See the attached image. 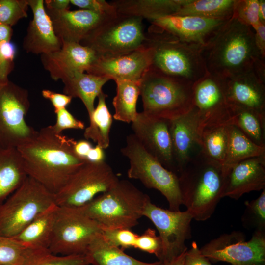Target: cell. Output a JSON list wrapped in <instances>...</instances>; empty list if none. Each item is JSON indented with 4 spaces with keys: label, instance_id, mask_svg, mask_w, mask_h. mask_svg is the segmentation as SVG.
Segmentation results:
<instances>
[{
    "label": "cell",
    "instance_id": "cell-35",
    "mask_svg": "<svg viewBox=\"0 0 265 265\" xmlns=\"http://www.w3.org/2000/svg\"><path fill=\"white\" fill-rule=\"evenodd\" d=\"M201 139L202 154L223 165L228 144V125L206 129L202 132Z\"/></svg>",
    "mask_w": 265,
    "mask_h": 265
},
{
    "label": "cell",
    "instance_id": "cell-41",
    "mask_svg": "<svg viewBox=\"0 0 265 265\" xmlns=\"http://www.w3.org/2000/svg\"><path fill=\"white\" fill-rule=\"evenodd\" d=\"M259 0H236L233 17L252 28L260 23Z\"/></svg>",
    "mask_w": 265,
    "mask_h": 265
},
{
    "label": "cell",
    "instance_id": "cell-48",
    "mask_svg": "<svg viewBox=\"0 0 265 265\" xmlns=\"http://www.w3.org/2000/svg\"><path fill=\"white\" fill-rule=\"evenodd\" d=\"M255 44L260 56L265 58V24L260 23L253 28Z\"/></svg>",
    "mask_w": 265,
    "mask_h": 265
},
{
    "label": "cell",
    "instance_id": "cell-53",
    "mask_svg": "<svg viewBox=\"0 0 265 265\" xmlns=\"http://www.w3.org/2000/svg\"><path fill=\"white\" fill-rule=\"evenodd\" d=\"M12 34L11 26L0 23V44L10 41Z\"/></svg>",
    "mask_w": 265,
    "mask_h": 265
},
{
    "label": "cell",
    "instance_id": "cell-9",
    "mask_svg": "<svg viewBox=\"0 0 265 265\" xmlns=\"http://www.w3.org/2000/svg\"><path fill=\"white\" fill-rule=\"evenodd\" d=\"M54 204L55 194L27 176L22 185L0 204V236L15 237Z\"/></svg>",
    "mask_w": 265,
    "mask_h": 265
},
{
    "label": "cell",
    "instance_id": "cell-5",
    "mask_svg": "<svg viewBox=\"0 0 265 265\" xmlns=\"http://www.w3.org/2000/svg\"><path fill=\"white\" fill-rule=\"evenodd\" d=\"M150 199L130 181L119 180L111 189L81 207L102 228L131 229L143 216L146 203Z\"/></svg>",
    "mask_w": 265,
    "mask_h": 265
},
{
    "label": "cell",
    "instance_id": "cell-13",
    "mask_svg": "<svg viewBox=\"0 0 265 265\" xmlns=\"http://www.w3.org/2000/svg\"><path fill=\"white\" fill-rule=\"evenodd\" d=\"M211 262H225L230 265H265V231H254L245 240L244 234L233 231L212 239L201 248Z\"/></svg>",
    "mask_w": 265,
    "mask_h": 265
},
{
    "label": "cell",
    "instance_id": "cell-29",
    "mask_svg": "<svg viewBox=\"0 0 265 265\" xmlns=\"http://www.w3.org/2000/svg\"><path fill=\"white\" fill-rule=\"evenodd\" d=\"M27 177L16 148L0 147V204Z\"/></svg>",
    "mask_w": 265,
    "mask_h": 265
},
{
    "label": "cell",
    "instance_id": "cell-18",
    "mask_svg": "<svg viewBox=\"0 0 265 265\" xmlns=\"http://www.w3.org/2000/svg\"><path fill=\"white\" fill-rule=\"evenodd\" d=\"M150 65V51L144 45L123 54L98 58L86 73L115 81L131 80L140 82Z\"/></svg>",
    "mask_w": 265,
    "mask_h": 265
},
{
    "label": "cell",
    "instance_id": "cell-43",
    "mask_svg": "<svg viewBox=\"0 0 265 265\" xmlns=\"http://www.w3.org/2000/svg\"><path fill=\"white\" fill-rule=\"evenodd\" d=\"M15 53V47L10 41L0 44V80H8L7 76L13 68Z\"/></svg>",
    "mask_w": 265,
    "mask_h": 265
},
{
    "label": "cell",
    "instance_id": "cell-27",
    "mask_svg": "<svg viewBox=\"0 0 265 265\" xmlns=\"http://www.w3.org/2000/svg\"><path fill=\"white\" fill-rule=\"evenodd\" d=\"M85 254L90 265H164L160 261L147 263L128 255L120 248L109 244L101 232L93 238Z\"/></svg>",
    "mask_w": 265,
    "mask_h": 265
},
{
    "label": "cell",
    "instance_id": "cell-38",
    "mask_svg": "<svg viewBox=\"0 0 265 265\" xmlns=\"http://www.w3.org/2000/svg\"><path fill=\"white\" fill-rule=\"evenodd\" d=\"M27 0H0V23L10 26L27 17Z\"/></svg>",
    "mask_w": 265,
    "mask_h": 265
},
{
    "label": "cell",
    "instance_id": "cell-33",
    "mask_svg": "<svg viewBox=\"0 0 265 265\" xmlns=\"http://www.w3.org/2000/svg\"><path fill=\"white\" fill-rule=\"evenodd\" d=\"M236 0H187L175 15L228 20L233 17Z\"/></svg>",
    "mask_w": 265,
    "mask_h": 265
},
{
    "label": "cell",
    "instance_id": "cell-3",
    "mask_svg": "<svg viewBox=\"0 0 265 265\" xmlns=\"http://www.w3.org/2000/svg\"><path fill=\"white\" fill-rule=\"evenodd\" d=\"M223 166L201 153L178 174L182 205L193 219H209L222 198L226 178Z\"/></svg>",
    "mask_w": 265,
    "mask_h": 265
},
{
    "label": "cell",
    "instance_id": "cell-10",
    "mask_svg": "<svg viewBox=\"0 0 265 265\" xmlns=\"http://www.w3.org/2000/svg\"><path fill=\"white\" fill-rule=\"evenodd\" d=\"M102 229L81 207L58 206L49 250L55 255L85 254L91 240Z\"/></svg>",
    "mask_w": 265,
    "mask_h": 265
},
{
    "label": "cell",
    "instance_id": "cell-40",
    "mask_svg": "<svg viewBox=\"0 0 265 265\" xmlns=\"http://www.w3.org/2000/svg\"><path fill=\"white\" fill-rule=\"evenodd\" d=\"M101 234L105 239L110 245L124 250L134 248L138 235L131 229L125 228L102 229Z\"/></svg>",
    "mask_w": 265,
    "mask_h": 265
},
{
    "label": "cell",
    "instance_id": "cell-12",
    "mask_svg": "<svg viewBox=\"0 0 265 265\" xmlns=\"http://www.w3.org/2000/svg\"><path fill=\"white\" fill-rule=\"evenodd\" d=\"M119 179L105 161H87L71 177L63 188L55 194L59 207H81L100 194L113 187Z\"/></svg>",
    "mask_w": 265,
    "mask_h": 265
},
{
    "label": "cell",
    "instance_id": "cell-16",
    "mask_svg": "<svg viewBox=\"0 0 265 265\" xmlns=\"http://www.w3.org/2000/svg\"><path fill=\"white\" fill-rule=\"evenodd\" d=\"M134 135L146 150L165 168L177 175L169 129V120L138 112L132 123Z\"/></svg>",
    "mask_w": 265,
    "mask_h": 265
},
{
    "label": "cell",
    "instance_id": "cell-54",
    "mask_svg": "<svg viewBox=\"0 0 265 265\" xmlns=\"http://www.w3.org/2000/svg\"><path fill=\"white\" fill-rule=\"evenodd\" d=\"M259 18L260 22L265 24V0H259Z\"/></svg>",
    "mask_w": 265,
    "mask_h": 265
},
{
    "label": "cell",
    "instance_id": "cell-24",
    "mask_svg": "<svg viewBox=\"0 0 265 265\" xmlns=\"http://www.w3.org/2000/svg\"><path fill=\"white\" fill-rule=\"evenodd\" d=\"M265 189V155L249 158L233 166L227 173L222 197L238 200L243 194Z\"/></svg>",
    "mask_w": 265,
    "mask_h": 265
},
{
    "label": "cell",
    "instance_id": "cell-56",
    "mask_svg": "<svg viewBox=\"0 0 265 265\" xmlns=\"http://www.w3.org/2000/svg\"><path fill=\"white\" fill-rule=\"evenodd\" d=\"M0 265H2L0 264Z\"/></svg>",
    "mask_w": 265,
    "mask_h": 265
},
{
    "label": "cell",
    "instance_id": "cell-17",
    "mask_svg": "<svg viewBox=\"0 0 265 265\" xmlns=\"http://www.w3.org/2000/svg\"><path fill=\"white\" fill-rule=\"evenodd\" d=\"M98 58L92 49L74 42H63L59 50L41 55L44 69L55 81L86 72Z\"/></svg>",
    "mask_w": 265,
    "mask_h": 265
},
{
    "label": "cell",
    "instance_id": "cell-45",
    "mask_svg": "<svg viewBox=\"0 0 265 265\" xmlns=\"http://www.w3.org/2000/svg\"><path fill=\"white\" fill-rule=\"evenodd\" d=\"M70 3L81 9L87 10L106 15L117 13L114 6L104 0H70Z\"/></svg>",
    "mask_w": 265,
    "mask_h": 265
},
{
    "label": "cell",
    "instance_id": "cell-36",
    "mask_svg": "<svg viewBox=\"0 0 265 265\" xmlns=\"http://www.w3.org/2000/svg\"><path fill=\"white\" fill-rule=\"evenodd\" d=\"M85 254L58 255L48 249H26L19 265H89Z\"/></svg>",
    "mask_w": 265,
    "mask_h": 265
},
{
    "label": "cell",
    "instance_id": "cell-44",
    "mask_svg": "<svg viewBox=\"0 0 265 265\" xmlns=\"http://www.w3.org/2000/svg\"><path fill=\"white\" fill-rule=\"evenodd\" d=\"M55 113L56 115V122L52 126L56 132L62 133V132L67 129H84V123L76 118L66 108Z\"/></svg>",
    "mask_w": 265,
    "mask_h": 265
},
{
    "label": "cell",
    "instance_id": "cell-49",
    "mask_svg": "<svg viewBox=\"0 0 265 265\" xmlns=\"http://www.w3.org/2000/svg\"><path fill=\"white\" fill-rule=\"evenodd\" d=\"M92 148L91 143L86 139L76 141L74 145V151L76 154L80 157L86 159Z\"/></svg>",
    "mask_w": 265,
    "mask_h": 265
},
{
    "label": "cell",
    "instance_id": "cell-2",
    "mask_svg": "<svg viewBox=\"0 0 265 265\" xmlns=\"http://www.w3.org/2000/svg\"><path fill=\"white\" fill-rule=\"evenodd\" d=\"M201 54L207 72L223 78L251 69L261 57L253 28L234 17L224 22L201 48Z\"/></svg>",
    "mask_w": 265,
    "mask_h": 265
},
{
    "label": "cell",
    "instance_id": "cell-42",
    "mask_svg": "<svg viewBox=\"0 0 265 265\" xmlns=\"http://www.w3.org/2000/svg\"><path fill=\"white\" fill-rule=\"evenodd\" d=\"M134 248L154 254L159 261L162 253L161 238L157 236L156 231L151 228L147 229L141 235H138Z\"/></svg>",
    "mask_w": 265,
    "mask_h": 265
},
{
    "label": "cell",
    "instance_id": "cell-20",
    "mask_svg": "<svg viewBox=\"0 0 265 265\" xmlns=\"http://www.w3.org/2000/svg\"><path fill=\"white\" fill-rule=\"evenodd\" d=\"M228 20L171 15L157 19L150 23L151 25L171 34L182 41L202 47Z\"/></svg>",
    "mask_w": 265,
    "mask_h": 265
},
{
    "label": "cell",
    "instance_id": "cell-52",
    "mask_svg": "<svg viewBox=\"0 0 265 265\" xmlns=\"http://www.w3.org/2000/svg\"><path fill=\"white\" fill-rule=\"evenodd\" d=\"M252 69L258 78L265 82V58H258L254 62Z\"/></svg>",
    "mask_w": 265,
    "mask_h": 265
},
{
    "label": "cell",
    "instance_id": "cell-4",
    "mask_svg": "<svg viewBox=\"0 0 265 265\" xmlns=\"http://www.w3.org/2000/svg\"><path fill=\"white\" fill-rule=\"evenodd\" d=\"M144 45L151 53L150 68L193 84L208 72L201 47L182 41L152 25Z\"/></svg>",
    "mask_w": 265,
    "mask_h": 265
},
{
    "label": "cell",
    "instance_id": "cell-51",
    "mask_svg": "<svg viewBox=\"0 0 265 265\" xmlns=\"http://www.w3.org/2000/svg\"><path fill=\"white\" fill-rule=\"evenodd\" d=\"M70 2L69 0H46L44 1L46 9L62 10L68 9Z\"/></svg>",
    "mask_w": 265,
    "mask_h": 265
},
{
    "label": "cell",
    "instance_id": "cell-34",
    "mask_svg": "<svg viewBox=\"0 0 265 265\" xmlns=\"http://www.w3.org/2000/svg\"><path fill=\"white\" fill-rule=\"evenodd\" d=\"M230 107L231 125L237 127L256 144L265 147V113L242 107Z\"/></svg>",
    "mask_w": 265,
    "mask_h": 265
},
{
    "label": "cell",
    "instance_id": "cell-23",
    "mask_svg": "<svg viewBox=\"0 0 265 265\" xmlns=\"http://www.w3.org/2000/svg\"><path fill=\"white\" fill-rule=\"evenodd\" d=\"M33 18L30 21L23 47L27 52L36 54H47L59 50L62 43L56 36L43 0H27Z\"/></svg>",
    "mask_w": 265,
    "mask_h": 265
},
{
    "label": "cell",
    "instance_id": "cell-50",
    "mask_svg": "<svg viewBox=\"0 0 265 265\" xmlns=\"http://www.w3.org/2000/svg\"><path fill=\"white\" fill-rule=\"evenodd\" d=\"M105 155L104 149L96 145L91 149L89 152L86 159L90 162H100L105 161Z\"/></svg>",
    "mask_w": 265,
    "mask_h": 265
},
{
    "label": "cell",
    "instance_id": "cell-21",
    "mask_svg": "<svg viewBox=\"0 0 265 265\" xmlns=\"http://www.w3.org/2000/svg\"><path fill=\"white\" fill-rule=\"evenodd\" d=\"M45 9L51 18L54 32L62 43H80L102 22L111 15L84 9Z\"/></svg>",
    "mask_w": 265,
    "mask_h": 265
},
{
    "label": "cell",
    "instance_id": "cell-39",
    "mask_svg": "<svg viewBox=\"0 0 265 265\" xmlns=\"http://www.w3.org/2000/svg\"><path fill=\"white\" fill-rule=\"evenodd\" d=\"M26 249L13 238L0 236V264L19 265Z\"/></svg>",
    "mask_w": 265,
    "mask_h": 265
},
{
    "label": "cell",
    "instance_id": "cell-37",
    "mask_svg": "<svg viewBox=\"0 0 265 265\" xmlns=\"http://www.w3.org/2000/svg\"><path fill=\"white\" fill-rule=\"evenodd\" d=\"M241 218L243 226L255 231H265V189L257 198L245 202Z\"/></svg>",
    "mask_w": 265,
    "mask_h": 265
},
{
    "label": "cell",
    "instance_id": "cell-47",
    "mask_svg": "<svg viewBox=\"0 0 265 265\" xmlns=\"http://www.w3.org/2000/svg\"><path fill=\"white\" fill-rule=\"evenodd\" d=\"M41 94L44 98L50 101L54 107V112L65 108L73 98L65 94L58 93L48 89L43 90Z\"/></svg>",
    "mask_w": 265,
    "mask_h": 265
},
{
    "label": "cell",
    "instance_id": "cell-22",
    "mask_svg": "<svg viewBox=\"0 0 265 265\" xmlns=\"http://www.w3.org/2000/svg\"><path fill=\"white\" fill-rule=\"evenodd\" d=\"M225 81L230 107L265 113V82L258 78L252 67L225 78Z\"/></svg>",
    "mask_w": 265,
    "mask_h": 265
},
{
    "label": "cell",
    "instance_id": "cell-8",
    "mask_svg": "<svg viewBox=\"0 0 265 265\" xmlns=\"http://www.w3.org/2000/svg\"><path fill=\"white\" fill-rule=\"evenodd\" d=\"M121 152L129 160V178L138 180L147 188L158 190L166 199L169 210L180 211L182 203L177 174L149 154L133 133L127 136Z\"/></svg>",
    "mask_w": 265,
    "mask_h": 265
},
{
    "label": "cell",
    "instance_id": "cell-28",
    "mask_svg": "<svg viewBox=\"0 0 265 265\" xmlns=\"http://www.w3.org/2000/svg\"><path fill=\"white\" fill-rule=\"evenodd\" d=\"M109 80L87 73L76 74L62 81L63 92L72 98H80L88 114L89 121L95 109V99L102 91V87Z\"/></svg>",
    "mask_w": 265,
    "mask_h": 265
},
{
    "label": "cell",
    "instance_id": "cell-15",
    "mask_svg": "<svg viewBox=\"0 0 265 265\" xmlns=\"http://www.w3.org/2000/svg\"><path fill=\"white\" fill-rule=\"evenodd\" d=\"M143 216L148 218L158 230L162 244L160 261L168 262L186 252V241L191 238V213L185 211L164 209L152 203H146Z\"/></svg>",
    "mask_w": 265,
    "mask_h": 265
},
{
    "label": "cell",
    "instance_id": "cell-6",
    "mask_svg": "<svg viewBox=\"0 0 265 265\" xmlns=\"http://www.w3.org/2000/svg\"><path fill=\"white\" fill-rule=\"evenodd\" d=\"M192 85L150 68L139 83L144 114L170 120L193 107Z\"/></svg>",
    "mask_w": 265,
    "mask_h": 265
},
{
    "label": "cell",
    "instance_id": "cell-14",
    "mask_svg": "<svg viewBox=\"0 0 265 265\" xmlns=\"http://www.w3.org/2000/svg\"><path fill=\"white\" fill-rule=\"evenodd\" d=\"M192 88L200 136L206 129L231 125L232 112L227 99L225 78L207 72Z\"/></svg>",
    "mask_w": 265,
    "mask_h": 265
},
{
    "label": "cell",
    "instance_id": "cell-25",
    "mask_svg": "<svg viewBox=\"0 0 265 265\" xmlns=\"http://www.w3.org/2000/svg\"><path fill=\"white\" fill-rule=\"evenodd\" d=\"M187 0H117L110 2L118 13L150 21L175 15Z\"/></svg>",
    "mask_w": 265,
    "mask_h": 265
},
{
    "label": "cell",
    "instance_id": "cell-19",
    "mask_svg": "<svg viewBox=\"0 0 265 265\" xmlns=\"http://www.w3.org/2000/svg\"><path fill=\"white\" fill-rule=\"evenodd\" d=\"M199 117L193 106L186 113L169 120V129L177 176L182 169L201 152Z\"/></svg>",
    "mask_w": 265,
    "mask_h": 265
},
{
    "label": "cell",
    "instance_id": "cell-32",
    "mask_svg": "<svg viewBox=\"0 0 265 265\" xmlns=\"http://www.w3.org/2000/svg\"><path fill=\"white\" fill-rule=\"evenodd\" d=\"M107 96L102 91L97 97L98 105L84 132L86 140H92L104 149L109 146V133L113 122L112 116L106 104Z\"/></svg>",
    "mask_w": 265,
    "mask_h": 265
},
{
    "label": "cell",
    "instance_id": "cell-31",
    "mask_svg": "<svg viewBox=\"0 0 265 265\" xmlns=\"http://www.w3.org/2000/svg\"><path fill=\"white\" fill-rule=\"evenodd\" d=\"M116 94L112 101L115 110L113 118L116 120L132 123L136 118L137 102L140 95V82L117 80Z\"/></svg>",
    "mask_w": 265,
    "mask_h": 265
},
{
    "label": "cell",
    "instance_id": "cell-11",
    "mask_svg": "<svg viewBox=\"0 0 265 265\" xmlns=\"http://www.w3.org/2000/svg\"><path fill=\"white\" fill-rule=\"evenodd\" d=\"M30 106L26 89L0 80V147L17 148L36 134L26 120Z\"/></svg>",
    "mask_w": 265,
    "mask_h": 265
},
{
    "label": "cell",
    "instance_id": "cell-30",
    "mask_svg": "<svg viewBox=\"0 0 265 265\" xmlns=\"http://www.w3.org/2000/svg\"><path fill=\"white\" fill-rule=\"evenodd\" d=\"M229 140L222 165L227 175L235 165L245 159L265 155V147L256 144L236 126L228 125Z\"/></svg>",
    "mask_w": 265,
    "mask_h": 265
},
{
    "label": "cell",
    "instance_id": "cell-55",
    "mask_svg": "<svg viewBox=\"0 0 265 265\" xmlns=\"http://www.w3.org/2000/svg\"><path fill=\"white\" fill-rule=\"evenodd\" d=\"M186 252L182 253L181 255L170 261L163 263L164 265H184V258Z\"/></svg>",
    "mask_w": 265,
    "mask_h": 265
},
{
    "label": "cell",
    "instance_id": "cell-7",
    "mask_svg": "<svg viewBox=\"0 0 265 265\" xmlns=\"http://www.w3.org/2000/svg\"><path fill=\"white\" fill-rule=\"evenodd\" d=\"M142 18L116 13L106 18L80 43L98 58H106L138 49L144 45L146 33Z\"/></svg>",
    "mask_w": 265,
    "mask_h": 265
},
{
    "label": "cell",
    "instance_id": "cell-1",
    "mask_svg": "<svg viewBox=\"0 0 265 265\" xmlns=\"http://www.w3.org/2000/svg\"><path fill=\"white\" fill-rule=\"evenodd\" d=\"M76 142L73 138L56 132L50 125L41 128L16 149L27 176L56 194L72 175L89 161L76 154Z\"/></svg>",
    "mask_w": 265,
    "mask_h": 265
},
{
    "label": "cell",
    "instance_id": "cell-46",
    "mask_svg": "<svg viewBox=\"0 0 265 265\" xmlns=\"http://www.w3.org/2000/svg\"><path fill=\"white\" fill-rule=\"evenodd\" d=\"M184 265H213L210 260L205 256L198 247L197 243L193 241L191 247L187 249L185 255Z\"/></svg>",
    "mask_w": 265,
    "mask_h": 265
},
{
    "label": "cell",
    "instance_id": "cell-26",
    "mask_svg": "<svg viewBox=\"0 0 265 265\" xmlns=\"http://www.w3.org/2000/svg\"><path fill=\"white\" fill-rule=\"evenodd\" d=\"M57 209L52 205L12 238L26 248L49 249Z\"/></svg>",
    "mask_w": 265,
    "mask_h": 265
}]
</instances>
